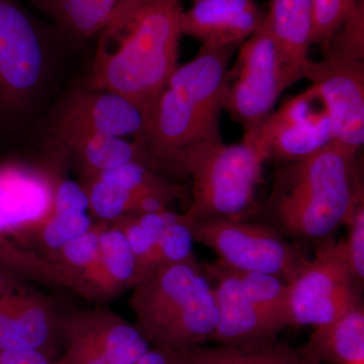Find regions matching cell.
I'll return each instance as SVG.
<instances>
[{
  "label": "cell",
  "mask_w": 364,
  "mask_h": 364,
  "mask_svg": "<svg viewBox=\"0 0 364 364\" xmlns=\"http://www.w3.org/2000/svg\"><path fill=\"white\" fill-rule=\"evenodd\" d=\"M181 0H131L95 37L85 88L122 95L148 117L178 67Z\"/></svg>",
  "instance_id": "cell-1"
},
{
  "label": "cell",
  "mask_w": 364,
  "mask_h": 364,
  "mask_svg": "<svg viewBox=\"0 0 364 364\" xmlns=\"http://www.w3.org/2000/svg\"><path fill=\"white\" fill-rule=\"evenodd\" d=\"M238 48L202 45L196 58L177 67L169 78L140 143L158 173L178 178L188 154L223 142L220 121L226 76Z\"/></svg>",
  "instance_id": "cell-2"
},
{
  "label": "cell",
  "mask_w": 364,
  "mask_h": 364,
  "mask_svg": "<svg viewBox=\"0 0 364 364\" xmlns=\"http://www.w3.org/2000/svg\"><path fill=\"white\" fill-rule=\"evenodd\" d=\"M358 152L334 140L277 169L268 210L284 232L322 243L348 223L364 200Z\"/></svg>",
  "instance_id": "cell-3"
},
{
  "label": "cell",
  "mask_w": 364,
  "mask_h": 364,
  "mask_svg": "<svg viewBox=\"0 0 364 364\" xmlns=\"http://www.w3.org/2000/svg\"><path fill=\"white\" fill-rule=\"evenodd\" d=\"M133 289L129 303L136 326L153 346L191 348L214 334L219 309L198 260L158 267Z\"/></svg>",
  "instance_id": "cell-4"
},
{
  "label": "cell",
  "mask_w": 364,
  "mask_h": 364,
  "mask_svg": "<svg viewBox=\"0 0 364 364\" xmlns=\"http://www.w3.org/2000/svg\"><path fill=\"white\" fill-rule=\"evenodd\" d=\"M62 42L70 41L21 0H0V135L16 130L35 109Z\"/></svg>",
  "instance_id": "cell-5"
},
{
  "label": "cell",
  "mask_w": 364,
  "mask_h": 364,
  "mask_svg": "<svg viewBox=\"0 0 364 364\" xmlns=\"http://www.w3.org/2000/svg\"><path fill=\"white\" fill-rule=\"evenodd\" d=\"M264 160L250 144H213L184 158L178 178L191 179L189 223L244 220L258 210L256 188Z\"/></svg>",
  "instance_id": "cell-6"
},
{
  "label": "cell",
  "mask_w": 364,
  "mask_h": 364,
  "mask_svg": "<svg viewBox=\"0 0 364 364\" xmlns=\"http://www.w3.org/2000/svg\"><path fill=\"white\" fill-rule=\"evenodd\" d=\"M233 68L227 72L224 109L243 129L244 142L258 131L287 90L267 21L239 46Z\"/></svg>",
  "instance_id": "cell-7"
},
{
  "label": "cell",
  "mask_w": 364,
  "mask_h": 364,
  "mask_svg": "<svg viewBox=\"0 0 364 364\" xmlns=\"http://www.w3.org/2000/svg\"><path fill=\"white\" fill-rule=\"evenodd\" d=\"M191 227L195 240L233 270L268 273L289 284L309 261L294 244L263 225L228 219L193 222Z\"/></svg>",
  "instance_id": "cell-8"
},
{
  "label": "cell",
  "mask_w": 364,
  "mask_h": 364,
  "mask_svg": "<svg viewBox=\"0 0 364 364\" xmlns=\"http://www.w3.org/2000/svg\"><path fill=\"white\" fill-rule=\"evenodd\" d=\"M343 240L322 242L314 259L289 282L291 325L321 326L334 322L361 303Z\"/></svg>",
  "instance_id": "cell-9"
},
{
  "label": "cell",
  "mask_w": 364,
  "mask_h": 364,
  "mask_svg": "<svg viewBox=\"0 0 364 364\" xmlns=\"http://www.w3.org/2000/svg\"><path fill=\"white\" fill-rule=\"evenodd\" d=\"M64 316L51 296L0 269V350L33 349L54 358Z\"/></svg>",
  "instance_id": "cell-10"
},
{
  "label": "cell",
  "mask_w": 364,
  "mask_h": 364,
  "mask_svg": "<svg viewBox=\"0 0 364 364\" xmlns=\"http://www.w3.org/2000/svg\"><path fill=\"white\" fill-rule=\"evenodd\" d=\"M333 141L331 122L311 85L272 112L248 144L264 161L286 164L312 155Z\"/></svg>",
  "instance_id": "cell-11"
},
{
  "label": "cell",
  "mask_w": 364,
  "mask_h": 364,
  "mask_svg": "<svg viewBox=\"0 0 364 364\" xmlns=\"http://www.w3.org/2000/svg\"><path fill=\"white\" fill-rule=\"evenodd\" d=\"M309 80L324 105L337 142L360 151L364 143V59L327 50Z\"/></svg>",
  "instance_id": "cell-12"
},
{
  "label": "cell",
  "mask_w": 364,
  "mask_h": 364,
  "mask_svg": "<svg viewBox=\"0 0 364 364\" xmlns=\"http://www.w3.org/2000/svg\"><path fill=\"white\" fill-rule=\"evenodd\" d=\"M202 265L208 279L215 284L213 287L219 309V323L210 340L222 346L239 348L277 342L286 326L249 298L234 270L220 261Z\"/></svg>",
  "instance_id": "cell-13"
},
{
  "label": "cell",
  "mask_w": 364,
  "mask_h": 364,
  "mask_svg": "<svg viewBox=\"0 0 364 364\" xmlns=\"http://www.w3.org/2000/svg\"><path fill=\"white\" fill-rule=\"evenodd\" d=\"M55 150L57 159L51 167L23 162L0 166V230L7 236H31L51 214L59 179L53 169L63 157Z\"/></svg>",
  "instance_id": "cell-14"
},
{
  "label": "cell",
  "mask_w": 364,
  "mask_h": 364,
  "mask_svg": "<svg viewBox=\"0 0 364 364\" xmlns=\"http://www.w3.org/2000/svg\"><path fill=\"white\" fill-rule=\"evenodd\" d=\"M146 128L142 111L111 91L78 88L72 91L55 114L50 135L90 132L128 139L139 144Z\"/></svg>",
  "instance_id": "cell-15"
},
{
  "label": "cell",
  "mask_w": 364,
  "mask_h": 364,
  "mask_svg": "<svg viewBox=\"0 0 364 364\" xmlns=\"http://www.w3.org/2000/svg\"><path fill=\"white\" fill-rule=\"evenodd\" d=\"M62 337L80 342L107 364H134L151 348L136 326L105 309L65 313Z\"/></svg>",
  "instance_id": "cell-16"
},
{
  "label": "cell",
  "mask_w": 364,
  "mask_h": 364,
  "mask_svg": "<svg viewBox=\"0 0 364 364\" xmlns=\"http://www.w3.org/2000/svg\"><path fill=\"white\" fill-rule=\"evenodd\" d=\"M265 20L254 0H198L182 11V36L205 46H240Z\"/></svg>",
  "instance_id": "cell-17"
},
{
  "label": "cell",
  "mask_w": 364,
  "mask_h": 364,
  "mask_svg": "<svg viewBox=\"0 0 364 364\" xmlns=\"http://www.w3.org/2000/svg\"><path fill=\"white\" fill-rule=\"evenodd\" d=\"M265 21L287 88L308 79L315 64L309 58L314 33L312 0H269Z\"/></svg>",
  "instance_id": "cell-18"
},
{
  "label": "cell",
  "mask_w": 364,
  "mask_h": 364,
  "mask_svg": "<svg viewBox=\"0 0 364 364\" xmlns=\"http://www.w3.org/2000/svg\"><path fill=\"white\" fill-rule=\"evenodd\" d=\"M136 282L135 256L124 234L109 223L100 237L97 262L76 277L71 289L90 301H107Z\"/></svg>",
  "instance_id": "cell-19"
},
{
  "label": "cell",
  "mask_w": 364,
  "mask_h": 364,
  "mask_svg": "<svg viewBox=\"0 0 364 364\" xmlns=\"http://www.w3.org/2000/svg\"><path fill=\"white\" fill-rule=\"evenodd\" d=\"M48 146L63 151L68 161L77 162L83 178L131 161L143 163L153 169L142 146L121 136L68 132L50 135Z\"/></svg>",
  "instance_id": "cell-20"
},
{
  "label": "cell",
  "mask_w": 364,
  "mask_h": 364,
  "mask_svg": "<svg viewBox=\"0 0 364 364\" xmlns=\"http://www.w3.org/2000/svg\"><path fill=\"white\" fill-rule=\"evenodd\" d=\"M299 350L310 364L364 361V309L358 304L330 324L315 328Z\"/></svg>",
  "instance_id": "cell-21"
},
{
  "label": "cell",
  "mask_w": 364,
  "mask_h": 364,
  "mask_svg": "<svg viewBox=\"0 0 364 364\" xmlns=\"http://www.w3.org/2000/svg\"><path fill=\"white\" fill-rule=\"evenodd\" d=\"M131 0H30L71 43L95 39Z\"/></svg>",
  "instance_id": "cell-22"
},
{
  "label": "cell",
  "mask_w": 364,
  "mask_h": 364,
  "mask_svg": "<svg viewBox=\"0 0 364 364\" xmlns=\"http://www.w3.org/2000/svg\"><path fill=\"white\" fill-rule=\"evenodd\" d=\"M233 270V269H232ZM249 298L286 327L291 325L289 284L275 275L234 270Z\"/></svg>",
  "instance_id": "cell-23"
},
{
  "label": "cell",
  "mask_w": 364,
  "mask_h": 364,
  "mask_svg": "<svg viewBox=\"0 0 364 364\" xmlns=\"http://www.w3.org/2000/svg\"><path fill=\"white\" fill-rule=\"evenodd\" d=\"M92 219L85 212L52 210L49 217L36 229L31 237H36L41 255L53 261L57 252L67 243L85 234L93 225Z\"/></svg>",
  "instance_id": "cell-24"
},
{
  "label": "cell",
  "mask_w": 364,
  "mask_h": 364,
  "mask_svg": "<svg viewBox=\"0 0 364 364\" xmlns=\"http://www.w3.org/2000/svg\"><path fill=\"white\" fill-rule=\"evenodd\" d=\"M109 186H117L124 191L136 193H176L186 195V188L178 184L173 183L166 177L158 173L143 163L131 161L102 170L92 176ZM86 178V177H85Z\"/></svg>",
  "instance_id": "cell-25"
},
{
  "label": "cell",
  "mask_w": 364,
  "mask_h": 364,
  "mask_svg": "<svg viewBox=\"0 0 364 364\" xmlns=\"http://www.w3.org/2000/svg\"><path fill=\"white\" fill-rule=\"evenodd\" d=\"M205 352L212 364H310L299 348H291L279 342L252 348L218 345L205 348Z\"/></svg>",
  "instance_id": "cell-26"
},
{
  "label": "cell",
  "mask_w": 364,
  "mask_h": 364,
  "mask_svg": "<svg viewBox=\"0 0 364 364\" xmlns=\"http://www.w3.org/2000/svg\"><path fill=\"white\" fill-rule=\"evenodd\" d=\"M82 188L87 196L90 210L97 221L112 222L124 215H133L136 200L143 195L109 186L95 177L83 178Z\"/></svg>",
  "instance_id": "cell-27"
},
{
  "label": "cell",
  "mask_w": 364,
  "mask_h": 364,
  "mask_svg": "<svg viewBox=\"0 0 364 364\" xmlns=\"http://www.w3.org/2000/svg\"><path fill=\"white\" fill-rule=\"evenodd\" d=\"M109 223H93L87 232L64 245L53 258V261L63 265L71 272L73 282L79 274L90 269L97 262L100 256V237Z\"/></svg>",
  "instance_id": "cell-28"
},
{
  "label": "cell",
  "mask_w": 364,
  "mask_h": 364,
  "mask_svg": "<svg viewBox=\"0 0 364 364\" xmlns=\"http://www.w3.org/2000/svg\"><path fill=\"white\" fill-rule=\"evenodd\" d=\"M191 223L183 215L181 221L170 225L163 232L154 251V270L163 265L196 260Z\"/></svg>",
  "instance_id": "cell-29"
},
{
  "label": "cell",
  "mask_w": 364,
  "mask_h": 364,
  "mask_svg": "<svg viewBox=\"0 0 364 364\" xmlns=\"http://www.w3.org/2000/svg\"><path fill=\"white\" fill-rule=\"evenodd\" d=\"M314 7L313 45L324 52L335 32L355 9L359 0H312Z\"/></svg>",
  "instance_id": "cell-30"
},
{
  "label": "cell",
  "mask_w": 364,
  "mask_h": 364,
  "mask_svg": "<svg viewBox=\"0 0 364 364\" xmlns=\"http://www.w3.org/2000/svg\"><path fill=\"white\" fill-rule=\"evenodd\" d=\"M111 224L124 234L135 256L139 282L154 272V244L136 221L135 215H124L111 222Z\"/></svg>",
  "instance_id": "cell-31"
},
{
  "label": "cell",
  "mask_w": 364,
  "mask_h": 364,
  "mask_svg": "<svg viewBox=\"0 0 364 364\" xmlns=\"http://www.w3.org/2000/svg\"><path fill=\"white\" fill-rule=\"evenodd\" d=\"M346 225L349 231L343 240L345 253L352 275L360 286L364 279V200L355 208Z\"/></svg>",
  "instance_id": "cell-32"
},
{
  "label": "cell",
  "mask_w": 364,
  "mask_h": 364,
  "mask_svg": "<svg viewBox=\"0 0 364 364\" xmlns=\"http://www.w3.org/2000/svg\"><path fill=\"white\" fill-rule=\"evenodd\" d=\"M87 210H90V203L82 186L70 179H58L55 188L52 210L86 213Z\"/></svg>",
  "instance_id": "cell-33"
},
{
  "label": "cell",
  "mask_w": 364,
  "mask_h": 364,
  "mask_svg": "<svg viewBox=\"0 0 364 364\" xmlns=\"http://www.w3.org/2000/svg\"><path fill=\"white\" fill-rule=\"evenodd\" d=\"M135 217L154 246H156L167 227L183 219V215L176 214L169 210L153 213V214L136 215Z\"/></svg>",
  "instance_id": "cell-34"
},
{
  "label": "cell",
  "mask_w": 364,
  "mask_h": 364,
  "mask_svg": "<svg viewBox=\"0 0 364 364\" xmlns=\"http://www.w3.org/2000/svg\"><path fill=\"white\" fill-rule=\"evenodd\" d=\"M188 350L189 348L153 346L134 364H186Z\"/></svg>",
  "instance_id": "cell-35"
},
{
  "label": "cell",
  "mask_w": 364,
  "mask_h": 364,
  "mask_svg": "<svg viewBox=\"0 0 364 364\" xmlns=\"http://www.w3.org/2000/svg\"><path fill=\"white\" fill-rule=\"evenodd\" d=\"M66 350L58 359H54V364H107L95 352L76 340L64 338Z\"/></svg>",
  "instance_id": "cell-36"
},
{
  "label": "cell",
  "mask_w": 364,
  "mask_h": 364,
  "mask_svg": "<svg viewBox=\"0 0 364 364\" xmlns=\"http://www.w3.org/2000/svg\"><path fill=\"white\" fill-rule=\"evenodd\" d=\"M54 359L45 352L33 349L0 350V364H54Z\"/></svg>",
  "instance_id": "cell-37"
},
{
  "label": "cell",
  "mask_w": 364,
  "mask_h": 364,
  "mask_svg": "<svg viewBox=\"0 0 364 364\" xmlns=\"http://www.w3.org/2000/svg\"><path fill=\"white\" fill-rule=\"evenodd\" d=\"M186 364H212L202 346L191 347Z\"/></svg>",
  "instance_id": "cell-38"
},
{
  "label": "cell",
  "mask_w": 364,
  "mask_h": 364,
  "mask_svg": "<svg viewBox=\"0 0 364 364\" xmlns=\"http://www.w3.org/2000/svg\"><path fill=\"white\" fill-rule=\"evenodd\" d=\"M347 364H364V361H359V363H347Z\"/></svg>",
  "instance_id": "cell-39"
},
{
  "label": "cell",
  "mask_w": 364,
  "mask_h": 364,
  "mask_svg": "<svg viewBox=\"0 0 364 364\" xmlns=\"http://www.w3.org/2000/svg\"><path fill=\"white\" fill-rule=\"evenodd\" d=\"M193 2H195V1H198V0H193Z\"/></svg>",
  "instance_id": "cell-40"
}]
</instances>
